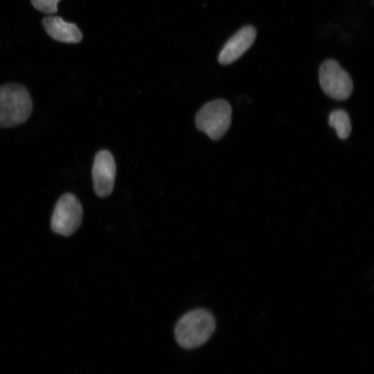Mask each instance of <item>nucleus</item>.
I'll return each instance as SVG.
<instances>
[{
  "label": "nucleus",
  "mask_w": 374,
  "mask_h": 374,
  "mask_svg": "<svg viewBox=\"0 0 374 374\" xmlns=\"http://www.w3.org/2000/svg\"><path fill=\"white\" fill-rule=\"evenodd\" d=\"M215 328L213 314L205 309H195L184 314L175 327V339L183 348L193 349L205 344Z\"/></svg>",
  "instance_id": "1"
},
{
  "label": "nucleus",
  "mask_w": 374,
  "mask_h": 374,
  "mask_svg": "<svg viewBox=\"0 0 374 374\" xmlns=\"http://www.w3.org/2000/svg\"><path fill=\"white\" fill-rule=\"evenodd\" d=\"M83 217L81 203L75 195L66 193L57 199L51 219V227L56 233L69 236L80 226Z\"/></svg>",
  "instance_id": "4"
},
{
  "label": "nucleus",
  "mask_w": 374,
  "mask_h": 374,
  "mask_svg": "<svg viewBox=\"0 0 374 374\" xmlns=\"http://www.w3.org/2000/svg\"><path fill=\"white\" fill-rule=\"evenodd\" d=\"M256 37V30L247 26L235 33L221 50L218 61L220 64H229L242 56L253 44Z\"/></svg>",
  "instance_id": "7"
},
{
  "label": "nucleus",
  "mask_w": 374,
  "mask_h": 374,
  "mask_svg": "<svg viewBox=\"0 0 374 374\" xmlns=\"http://www.w3.org/2000/svg\"><path fill=\"white\" fill-rule=\"evenodd\" d=\"M319 82L323 91L335 100L347 99L353 91L350 75L334 60L324 61L319 68Z\"/></svg>",
  "instance_id": "5"
},
{
  "label": "nucleus",
  "mask_w": 374,
  "mask_h": 374,
  "mask_svg": "<svg viewBox=\"0 0 374 374\" xmlns=\"http://www.w3.org/2000/svg\"><path fill=\"white\" fill-rule=\"evenodd\" d=\"M116 163L112 154L107 150L99 151L95 156L92 167L93 190L97 196H109L114 186Z\"/></svg>",
  "instance_id": "6"
},
{
  "label": "nucleus",
  "mask_w": 374,
  "mask_h": 374,
  "mask_svg": "<svg viewBox=\"0 0 374 374\" xmlns=\"http://www.w3.org/2000/svg\"><path fill=\"white\" fill-rule=\"evenodd\" d=\"M33 103L25 87L17 83L0 86V127H12L30 117Z\"/></svg>",
  "instance_id": "2"
},
{
  "label": "nucleus",
  "mask_w": 374,
  "mask_h": 374,
  "mask_svg": "<svg viewBox=\"0 0 374 374\" xmlns=\"http://www.w3.org/2000/svg\"><path fill=\"white\" fill-rule=\"evenodd\" d=\"M42 24L47 34L56 41L78 43L82 39L78 27L75 24L65 21L60 17H46L42 19Z\"/></svg>",
  "instance_id": "8"
},
{
  "label": "nucleus",
  "mask_w": 374,
  "mask_h": 374,
  "mask_svg": "<svg viewBox=\"0 0 374 374\" xmlns=\"http://www.w3.org/2000/svg\"><path fill=\"white\" fill-rule=\"evenodd\" d=\"M231 107L227 101L222 99L210 101L198 111L196 127L211 139H220L231 125Z\"/></svg>",
  "instance_id": "3"
},
{
  "label": "nucleus",
  "mask_w": 374,
  "mask_h": 374,
  "mask_svg": "<svg viewBox=\"0 0 374 374\" xmlns=\"http://www.w3.org/2000/svg\"><path fill=\"white\" fill-rule=\"evenodd\" d=\"M60 0H30L33 6L39 11L46 14H55Z\"/></svg>",
  "instance_id": "10"
},
{
  "label": "nucleus",
  "mask_w": 374,
  "mask_h": 374,
  "mask_svg": "<svg viewBox=\"0 0 374 374\" xmlns=\"http://www.w3.org/2000/svg\"><path fill=\"white\" fill-rule=\"evenodd\" d=\"M329 125L333 127L339 139H345L351 132V124L348 114L342 109L331 112L328 119Z\"/></svg>",
  "instance_id": "9"
}]
</instances>
